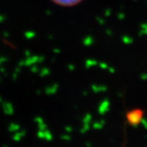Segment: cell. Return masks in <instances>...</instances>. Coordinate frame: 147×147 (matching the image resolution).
Here are the masks:
<instances>
[{
    "label": "cell",
    "instance_id": "obj_1",
    "mask_svg": "<svg viewBox=\"0 0 147 147\" xmlns=\"http://www.w3.org/2000/svg\"><path fill=\"white\" fill-rule=\"evenodd\" d=\"M126 119L129 125L136 127L142 123V121L144 119V110L139 108L129 110L127 112Z\"/></svg>",
    "mask_w": 147,
    "mask_h": 147
},
{
    "label": "cell",
    "instance_id": "obj_2",
    "mask_svg": "<svg viewBox=\"0 0 147 147\" xmlns=\"http://www.w3.org/2000/svg\"><path fill=\"white\" fill-rule=\"evenodd\" d=\"M54 4L63 7H71L80 4L84 0H50Z\"/></svg>",
    "mask_w": 147,
    "mask_h": 147
},
{
    "label": "cell",
    "instance_id": "obj_3",
    "mask_svg": "<svg viewBox=\"0 0 147 147\" xmlns=\"http://www.w3.org/2000/svg\"><path fill=\"white\" fill-rule=\"evenodd\" d=\"M110 101L107 99H105L99 105L98 107V113L100 115H104L110 110Z\"/></svg>",
    "mask_w": 147,
    "mask_h": 147
},
{
    "label": "cell",
    "instance_id": "obj_4",
    "mask_svg": "<svg viewBox=\"0 0 147 147\" xmlns=\"http://www.w3.org/2000/svg\"><path fill=\"white\" fill-rule=\"evenodd\" d=\"M105 121L104 119H100V120L95 122L94 124H93V128H95L96 130H100V129H101L103 127L105 126Z\"/></svg>",
    "mask_w": 147,
    "mask_h": 147
},
{
    "label": "cell",
    "instance_id": "obj_5",
    "mask_svg": "<svg viewBox=\"0 0 147 147\" xmlns=\"http://www.w3.org/2000/svg\"><path fill=\"white\" fill-rule=\"evenodd\" d=\"M141 124H142L143 127H144L146 129H147V120L146 119H143V120L142 121V123H141Z\"/></svg>",
    "mask_w": 147,
    "mask_h": 147
}]
</instances>
